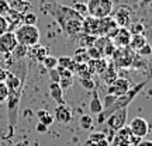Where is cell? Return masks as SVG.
I'll return each mask as SVG.
<instances>
[{
    "instance_id": "obj_39",
    "label": "cell",
    "mask_w": 152,
    "mask_h": 146,
    "mask_svg": "<svg viewBox=\"0 0 152 146\" xmlns=\"http://www.w3.org/2000/svg\"><path fill=\"white\" fill-rule=\"evenodd\" d=\"M49 72V77H51V81H54V83H59L61 80V76L59 73H58V70L56 69H51Z\"/></svg>"
},
{
    "instance_id": "obj_25",
    "label": "cell",
    "mask_w": 152,
    "mask_h": 146,
    "mask_svg": "<svg viewBox=\"0 0 152 146\" xmlns=\"http://www.w3.org/2000/svg\"><path fill=\"white\" fill-rule=\"evenodd\" d=\"M104 77V80H106V83H107V86L109 84H111L115 79H117V73H115V68H113V66H109L106 70L102 73Z\"/></svg>"
},
{
    "instance_id": "obj_19",
    "label": "cell",
    "mask_w": 152,
    "mask_h": 146,
    "mask_svg": "<svg viewBox=\"0 0 152 146\" xmlns=\"http://www.w3.org/2000/svg\"><path fill=\"white\" fill-rule=\"evenodd\" d=\"M148 42V39H147V37L144 35V34H132L131 35V41H130V46L132 51H138V49H141L145 44Z\"/></svg>"
},
{
    "instance_id": "obj_32",
    "label": "cell",
    "mask_w": 152,
    "mask_h": 146,
    "mask_svg": "<svg viewBox=\"0 0 152 146\" xmlns=\"http://www.w3.org/2000/svg\"><path fill=\"white\" fill-rule=\"evenodd\" d=\"M86 52H87V56H89L90 59H100V58H103L102 52H100L96 46H89V48H86Z\"/></svg>"
},
{
    "instance_id": "obj_23",
    "label": "cell",
    "mask_w": 152,
    "mask_h": 146,
    "mask_svg": "<svg viewBox=\"0 0 152 146\" xmlns=\"http://www.w3.org/2000/svg\"><path fill=\"white\" fill-rule=\"evenodd\" d=\"M72 59H73V62H75V63H77V65H79V63H87V62L90 60V58L87 56L86 49L82 48V49H77V51H76Z\"/></svg>"
},
{
    "instance_id": "obj_36",
    "label": "cell",
    "mask_w": 152,
    "mask_h": 146,
    "mask_svg": "<svg viewBox=\"0 0 152 146\" xmlns=\"http://www.w3.org/2000/svg\"><path fill=\"white\" fill-rule=\"evenodd\" d=\"M106 139V134L104 132H93L89 135V139L87 142H99V141H103Z\"/></svg>"
},
{
    "instance_id": "obj_9",
    "label": "cell",
    "mask_w": 152,
    "mask_h": 146,
    "mask_svg": "<svg viewBox=\"0 0 152 146\" xmlns=\"http://www.w3.org/2000/svg\"><path fill=\"white\" fill-rule=\"evenodd\" d=\"M128 128H130L131 134L140 139H144L149 132V125H148L147 119H144L142 117H135V118L131 119Z\"/></svg>"
},
{
    "instance_id": "obj_6",
    "label": "cell",
    "mask_w": 152,
    "mask_h": 146,
    "mask_svg": "<svg viewBox=\"0 0 152 146\" xmlns=\"http://www.w3.org/2000/svg\"><path fill=\"white\" fill-rule=\"evenodd\" d=\"M111 58L115 68H121V69L131 68L135 58V51H132L130 46H118L113 52Z\"/></svg>"
},
{
    "instance_id": "obj_18",
    "label": "cell",
    "mask_w": 152,
    "mask_h": 146,
    "mask_svg": "<svg viewBox=\"0 0 152 146\" xmlns=\"http://www.w3.org/2000/svg\"><path fill=\"white\" fill-rule=\"evenodd\" d=\"M49 94H51V97L54 98V101H56V104H65L64 101V90L61 89L59 83H54V81H51L49 83Z\"/></svg>"
},
{
    "instance_id": "obj_2",
    "label": "cell",
    "mask_w": 152,
    "mask_h": 146,
    "mask_svg": "<svg viewBox=\"0 0 152 146\" xmlns=\"http://www.w3.org/2000/svg\"><path fill=\"white\" fill-rule=\"evenodd\" d=\"M151 80V77H148V79H145L144 81H141V83H138V84H135V86H132L128 90V92L125 93V94H123V96H118V97H115V101H114L110 107H107V108H103L102 110V113L97 114V119H96V122L97 124L96 125H102L106 122V119L109 118L110 115L113 113H115L117 110L120 108H125V107H128L131 103H132V100L138 96V93L141 92L144 87L147 86V83Z\"/></svg>"
},
{
    "instance_id": "obj_43",
    "label": "cell",
    "mask_w": 152,
    "mask_h": 146,
    "mask_svg": "<svg viewBox=\"0 0 152 146\" xmlns=\"http://www.w3.org/2000/svg\"><path fill=\"white\" fill-rule=\"evenodd\" d=\"M137 146H152V141H147V139H141L137 143Z\"/></svg>"
},
{
    "instance_id": "obj_3",
    "label": "cell",
    "mask_w": 152,
    "mask_h": 146,
    "mask_svg": "<svg viewBox=\"0 0 152 146\" xmlns=\"http://www.w3.org/2000/svg\"><path fill=\"white\" fill-rule=\"evenodd\" d=\"M24 87H18L14 90H9V96L6 100V107H7V118H9V125L16 126L18 121V111H20V103L23 97V90Z\"/></svg>"
},
{
    "instance_id": "obj_10",
    "label": "cell",
    "mask_w": 152,
    "mask_h": 146,
    "mask_svg": "<svg viewBox=\"0 0 152 146\" xmlns=\"http://www.w3.org/2000/svg\"><path fill=\"white\" fill-rule=\"evenodd\" d=\"M18 45L14 31H7L0 35V52L1 54H11Z\"/></svg>"
},
{
    "instance_id": "obj_40",
    "label": "cell",
    "mask_w": 152,
    "mask_h": 146,
    "mask_svg": "<svg viewBox=\"0 0 152 146\" xmlns=\"http://www.w3.org/2000/svg\"><path fill=\"white\" fill-rule=\"evenodd\" d=\"M87 146H110V142L107 139H103V141H99V142H87Z\"/></svg>"
},
{
    "instance_id": "obj_11",
    "label": "cell",
    "mask_w": 152,
    "mask_h": 146,
    "mask_svg": "<svg viewBox=\"0 0 152 146\" xmlns=\"http://www.w3.org/2000/svg\"><path fill=\"white\" fill-rule=\"evenodd\" d=\"M131 89V83L127 79H123V77H117L115 80L109 84V90H107V94H113L115 97L118 96H123Z\"/></svg>"
},
{
    "instance_id": "obj_22",
    "label": "cell",
    "mask_w": 152,
    "mask_h": 146,
    "mask_svg": "<svg viewBox=\"0 0 152 146\" xmlns=\"http://www.w3.org/2000/svg\"><path fill=\"white\" fill-rule=\"evenodd\" d=\"M79 125H80L82 129L85 131H92L93 126H94V121H93V117L90 115V114H83L80 117V119H79Z\"/></svg>"
},
{
    "instance_id": "obj_13",
    "label": "cell",
    "mask_w": 152,
    "mask_h": 146,
    "mask_svg": "<svg viewBox=\"0 0 152 146\" xmlns=\"http://www.w3.org/2000/svg\"><path fill=\"white\" fill-rule=\"evenodd\" d=\"M54 119H56L59 124H68L72 121V111L71 108L65 104H58V107L55 108Z\"/></svg>"
},
{
    "instance_id": "obj_26",
    "label": "cell",
    "mask_w": 152,
    "mask_h": 146,
    "mask_svg": "<svg viewBox=\"0 0 152 146\" xmlns=\"http://www.w3.org/2000/svg\"><path fill=\"white\" fill-rule=\"evenodd\" d=\"M27 54H28L27 46H24V45H20V44H18V45L16 46V49L11 52V56H13L14 59H23Z\"/></svg>"
},
{
    "instance_id": "obj_27",
    "label": "cell",
    "mask_w": 152,
    "mask_h": 146,
    "mask_svg": "<svg viewBox=\"0 0 152 146\" xmlns=\"http://www.w3.org/2000/svg\"><path fill=\"white\" fill-rule=\"evenodd\" d=\"M10 7L24 14L26 7H27V9H31V4H30L28 1H24V0H14V3H10Z\"/></svg>"
},
{
    "instance_id": "obj_12",
    "label": "cell",
    "mask_w": 152,
    "mask_h": 146,
    "mask_svg": "<svg viewBox=\"0 0 152 146\" xmlns=\"http://www.w3.org/2000/svg\"><path fill=\"white\" fill-rule=\"evenodd\" d=\"M131 35L132 34L130 33V30L127 27H118L117 31L114 33V35L110 39L111 42L118 48V46H128L130 45V41H131Z\"/></svg>"
},
{
    "instance_id": "obj_42",
    "label": "cell",
    "mask_w": 152,
    "mask_h": 146,
    "mask_svg": "<svg viewBox=\"0 0 152 146\" xmlns=\"http://www.w3.org/2000/svg\"><path fill=\"white\" fill-rule=\"evenodd\" d=\"M7 68H0V81H4L6 76H7Z\"/></svg>"
},
{
    "instance_id": "obj_29",
    "label": "cell",
    "mask_w": 152,
    "mask_h": 146,
    "mask_svg": "<svg viewBox=\"0 0 152 146\" xmlns=\"http://www.w3.org/2000/svg\"><path fill=\"white\" fill-rule=\"evenodd\" d=\"M72 9L76 11V13H79L82 17H87L89 14H87V6L86 3H80V1H75L73 4L71 6Z\"/></svg>"
},
{
    "instance_id": "obj_41",
    "label": "cell",
    "mask_w": 152,
    "mask_h": 146,
    "mask_svg": "<svg viewBox=\"0 0 152 146\" xmlns=\"http://www.w3.org/2000/svg\"><path fill=\"white\" fill-rule=\"evenodd\" d=\"M35 129H37V132H39V134H44V132H47V131H48V126H45L44 124L38 122V124L35 125Z\"/></svg>"
},
{
    "instance_id": "obj_14",
    "label": "cell",
    "mask_w": 152,
    "mask_h": 146,
    "mask_svg": "<svg viewBox=\"0 0 152 146\" xmlns=\"http://www.w3.org/2000/svg\"><path fill=\"white\" fill-rule=\"evenodd\" d=\"M7 70H9V69H7ZM3 83L6 84V87H7L9 90H14V89H18V87H24L26 79H21V77H18L17 75H14L13 72L9 70Z\"/></svg>"
},
{
    "instance_id": "obj_5",
    "label": "cell",
    "mask_w": 152,
    "mask_h": 146,
    "mask_svg": "<svg viewBox=\"0 0 152 146\" xmlns=\"http://www.w3.org/2000/svg\"><path fill=\"white\" fill-rule=\"evenodd\" d=\"M87 14L94 18H104L111 16L114 10L113 0H87Z\"/></svg>"
},
{
    "instance_id": "obj_33",
    "label": "cell",
    "mask_w": 152,
    "mask_h": 146,
    "mask_svg": "<svg viewBox=\"0 0 152 146\" xmlns=\"http://www.w3.org/2000/svg\"><path fill=\"white\" fill-rule=\"evenodd\" d=\"M72 83H73V76H66V77H61L59 86H61V89L65 92V90H68V89L72 86Z\"/></svg>"
},
{
    "instance_id": "obj_8",
    "label": "cell",
    "mask_w": 152,
    "mask_h": 146,
    "mask_svg": "<svg viewBox=\"0 0 152 146\" xmlns=\"http://www.w3.org/2000/svg\"><path fill=\"white\" fill-rule=\"evenodd\" d=\"M111 17H113V20L118 27H128L131 24L132 10L127 4H120L115 10H113Z\"/></svg>"
},
{
    "instance_id": "obj_16",
    "label": "cell",
    "mask_w": 152,
    "mask_h": 146,
    "mask_svg": "<svg viewBox=\"0 0 152 146\" xmlns=\"http://www.w3.org/2000/svg\"><path fill=\"white\" fill-rule=\"evenodd\" d=\"M28 55H30V56H33L34 59L42 62L44 58H45L47 55H49V54H48V48H47V46L37 44V45H33V46H30V48H28Z\"/></svg>"
},
{
    "instance_id": "obj_28",
    "label": "cell",
    "mask_w": 152,
    "mask_h": 146,
    "mask_svg": "<svg viewBox=\"0 0 152 146\" xmlns=\"http://www.w3.org/2000/svg\"><path fill=\"white\" fill-rule=\"evenodd\" d=\"M38 17L37 14H34L31 11H27L23 14V24H28V25H37Z\"/></svg>"
},
{
    "instance_id": "obj_7",
    "label": "cell",
    "mask_w": 152,
    "mask_h": 146,
    "mask_svg": "<svg viewBox=\"0 0 152 146\" xmlns=\"http://www.w3.org/2000/svg\"><path fill=\"white\" fill-rule=\"evenodd\" d=\"M127 119H128V107L125 108H120L115 113H113L109 118L106 119L104 124L107 125V128L113 132H117L118 129L124 128L127 124Z\"/></svg>"
},
{
    "instance_id": "obj_20",
    "label": "cell",
    "mask_w": 152,
    "mask_h": 146,
    "mask_svg": "<svg viewBox=\"0 0 152 146\" xmlns=\"http://www.w3.org/2000/svg\"><path fill=\"white\" fill-rule=\"evenodd\" d=\"M58 66L65 68V69H69L72 73H75L77 63L73 62V59H72L71 56H59V58H58Z\"/></svg>"
},
{
    "instance_id": "obj_4",
    "label": "cell",
    "mask_w": 152,
    "mask_h": 146,
    "mask_svg": "<svg viewBox=\"0 0 152 146\" xmlns=\"http://www.w3.org/2000/svg\"><path fill=\"white\" fill-rule=\"evenodd\" d=\"M16 38L17 42L24 46H33L39 42V30L37 25H28V24H21L20 27L16 28Z\"/></svg>"
},
{
    "instance_id": "obj_31",
    "label": "cell",
    "mask_w": 152,
    "mask_h": 146,
    "mask_svg": "<svg viewBox=\"0 0 152 146\" xmlns=\"http://www.w3.org/2000/svg\"><path fill=\"white\" fill-rule=\"evenodd\" d=\"M135 54L140 55L141 58H148V56H151V55H152V46H151V44L147 42L141 49H138Z\"/></svg>"
},
{
    "instance_id": "obj_30",
    "label": "cell",
    "mask_w": 152,
    "mask_h": 146,
    "mask_svg": "<svg viewBox=\"0 0 152 146\" xmlns=\"http://www.w3.org/2000/svg\"><path fill=\"white\" fill-rule=\"evenodd\" d=\"M128 30H130L131 34H144L145 27H144L142 23H131L128 25Z\"/></svg>"
},
{
    "instance_id": "obj_34",
    "label": "cell",
    "mask_w": 152,
    "mask_h": 146,
    "mask_svg": "<svg viewBox=\"0 0 152 146\" xmlns=\"http://www.w3.org/2000/svg\"><path fill=\"white\" fill-rule=\"evenodd\" d=\"M80 84L83 89H86V90H94V81H93L92 77H87V79H80Z\"/></svg>"
},
{
    "instance_id": "obj_15",
    "label": "cell",
    "mask_w": 152,
    "mask_h": 146,
    "mask_svg": "<svg viewBox=\"0 0 152 146\" xmlns=\"http://www.w3.org/2000/svg\"><path fill=\"white\" fill-rule=\"evenodd\" d=\"M4 17H6V20H7V23H9L10 31H11V27H13V25H14V28H17L23 24V13L14 10V9H10L9 13H7Z\"/></svg>"
},
{
    "instance_id": "obj_17",
    "label": "cell",
    "mask_w": 152,
    "mask_h": 146,
    "mask_svg": "<svg viewBox=\"0 0 152 146\" xmlns=\"http://www.w3.org/2000/svg\"><path fill=\"white\" fill-rule=\"evenodd\" d=\"M93 94H92V100H90V103H89V111L92 114H100L102 113V110H103V101H102V98L99 96L97 90L94 89L92 90Z\"/></svg>"
},
{
    "instance_id": "obj_21",
    "label": "cell",
    "mask_w": 152,
    "mask_h": 146,
    "mask_svg": "<svg viewBox=\"0 0 152 146\" xmlns=\"http://www.w3.org/2000/svg\"><path fill=\"white\" fill-rule=\"evenodd\" d=\"M35 115H37V118H38V122L44 124L45 126H49V125L54 122V115H51L45 110H38L37 113H35Z\"/></svg>"
},
{
    "instance_id": "obj_37",
    "label": "cell",
    "mask_w": 152,
    "mask_h": 146,
    "mask_svg": "<svg viewBox=\"0 0 152 146\" xmlns=\"http://www.w3.org/2000/svg\"><path fill=\"white\" fill-rule=\"evenodd\" d=\"M7 31H10L9 23H7L4 16H0V35H3V34L7 33Z\"/></svg>"
},
{
    "instance_id": "obj_1",
    "label": "cell",
    "mask_w": 152,
    "mask_h": 146,
    "mask_svg": "<svg viewBox=\"0 0 152 146\" xmlns=\"http://www.w3.org/2000/svg\"><path fill=\"white\" fill-rule=\"evenodd\" d=\"M42 9L45 10V13L52 16V18L61 27L62 33L68 38L75 39L82 35L85 17L76 13L71 6L59 4V3H48V4H42Z\"/></svg>"
},
{
    "instance_id": "obj_35",
    "label": "cell",
    "mask_w": 152,
    "mask_h": 146,
    "mask_svg": "<svg viewBox=\"0 0 152 146\" xmlns=\"http://www.w3.org/2000/svg\"><path fill=\"white\" fill-rule=\"evenodd\" d=\"M7 96H9V89L6 87V84L3 81H0V104L6 103Z\"/></svg>"
},
{
    "instance_id": "obj_24",
    "label": "cell",
    "mask_w": 152,
    "mask_h": 146,
    "mask_svg": "<svg viewBox=\"0 0 152 146\" xmlns=\"http://www.w3.org/2000/svg\"><path fill=\"white\" fill-rule=\"evenodd\" d=\"M41 63L44 65V68H45L47 70L56 69V68H58V58H56V56H52V55H47Z\"/></svg>"
},
{
    "instance_id": "obj_38",
    "label": "cell",
    "mask_w": 152,
    "mask_h": 146,
    "mask_svg": "<svg viewBox=\"0 0 152 146\" xmlns=\"http://www.w3.org/2000/svg\"><path fill=\"white\" fill-rule=\"evenodd\" d=\"M114 101H115V96H113V94H107V96L104 97V100H103V108L110 107Z\"/></svg>"
}]
</instances>
